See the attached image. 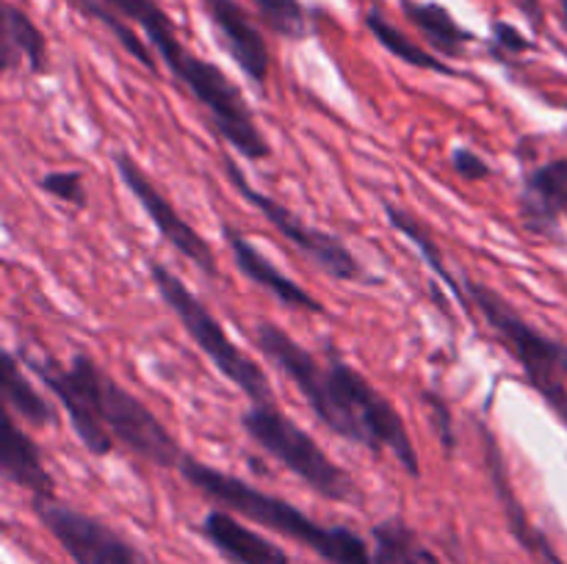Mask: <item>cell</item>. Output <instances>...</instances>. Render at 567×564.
Returning a JSON list of instances; mask_svg holds the SVG:
<instances>
[{
    "label": "cell",
    "instance_id": "1",
    "mask_svg": "<svg viewBox=\"0 0 567 564\" xmlns=\"http://www.w3.org/2000/svg\"><path fill=\"white\" fill-rule=\"evenodd\" d=\"M252 341L293 382L332 435L374 457L391 453L410 479H421L419 451L399 409L332 343H327L324 357L319 359L275 321H255Z\"/></svg>",
    "mask_w": 567,
    "mask_h": 564
},
{
    "label": "cell",
    "instance_id": "2",
    "mask_svg": "<svg viewBox=\"0 0 567 564\" xmlns=\"http://www.w3.org/2000/svg\"><path fill=\"white\" fill-rule=\"evenodd\" d=\"M103 3H109L111 9L120 11L125 20L136 22L147 33L158 59L164 61L172 77L186 88L188 97L205 111L210 127L219 133L221 142L230 144L247 160L269 158L271 144L258 127V119H255L241 88L230 81L221 66L208 59H199L181 42L172 17L155 0H103Z\"/></svg>",
    "mask_w": 567,
    "mask_h": 564
},
{
    "label": "cell",
    "instance_id": "3",
    "mask_svg": "<svg viewBox=\"0 0 567 564\" xmlns=\"http://www.w3.org/2000/svg\"><path fill=\"white\" fill-rule=\"evenodd\" d=\"M177 470L194 490L219 503L221 509H230V512L241 514L244 520H252V523L264 525L275 534L299 542L319 558H324L327 564H371V547L349 525L319 523L299 506L288 503L286 498L264 492L260 487L244 481L241 476L210 468L192 453L183 457Z\"/></svg>",
    "mask_w": 567,
    "mask_h": 564
},
{
    "label": "cell",
    "instance_id": "4",
    "mask_svg": "<svg viewBox=\"0 0 567 564\" xmlns=\"http://www.w3.org/2000/svg\"><path fill=\"white\" fill-rule=\"evenodd\" d=\"M147 274L153 280L155 291L164 299L166 307L177 315L186 335L192 337L194 346L214 363V368L225 376L227 382L238 387L249 404L255 401H275L271 396V382L266 376L264 365L255 363L221 326V321L205 307L203 299L169 269V265L158 263V260H147Z\"/></svg>",
    "mask_w": 567,
    "mask_h": 564
},
{
    "label": "cell",
    "instance_id": "5",
    "mask_svg": "<svg viewBox=\"0 0 567 564\" xmlns=\"http://www.w3.org/2000/svg\"><path fill=\"white\" fill-rule=\"evenodd\" d=\"M241 429L247 431L255 446L275 457L282 468H288V473L297 476L316 495L336 503H352L360 498L352 473L332 462L330 453L316 442V437L305 431L297 420L288 418L277 407V401L249 404L241 412Z\"/></svg>",
    "mask_w": 567,
    "mask_h": 564
},
{
    "label": "cell",
    "instance_id": "6",
    "mask_svg": "<svg viewBox=\"0 0 567 564\" xmlns=\"http://www.w3.org/2000/svg\"><path fill=\"white\" fill-rule=\"evenodd\" d=\"M465 291H468L471 302L480 310L482 318L487 321L493 332L502 337L507 352L513 354L515 363L524 368L526 382L535 387L537 396L554 409L559 420L567 426V385H565V368L563 354L565 343L554 341L546 332L532 326L507 299L498 291L487 288L485 282L465 276Z\"/></svg>",
    "mask_w": 567,
    "mask_h": 564
},
{
    "label": "cell",
    "instance_id": "7",
    "mask_svg": "<svg viewBox=\"0 0 567 564\" xmlns=\"http://www.w3.org/2000/svg\"><path fill=\"white\" fill-rule=\"evenodd\" d=\"M22 365L37 374V379L59 398L64 407L72 431L92 457L103 459L114 451L116 440L100 415V396H103L105 368L86 352L72 354L66 363L53 357H22Z\"/></svg>",
    "mask_w": 567,
    "mask_h": 564
},
{
    "label": "cell",
    "instance_id": "8",
    "mask_svg": "<svg viewBox=\"0 0 567 564\" xmlns=\"http://www.w3.org/2000/svg\"><path fill=\"white\" fill-rule=\"evenodd\" d=\"M225 171H227V180L236 186V191L241 194V197L258 210V213H264V219L269 221V224L275 227V230L291 243V247H297L299 252L316 265V269H321L327 276H332V280L338 282L369 280V274H365L358 254H354L341 238L332 236V232L327 230H319V227L313 224H305V221L288 208V205H282L280 199L269 197V194L258 191V188L249 182V177L241 171V166H238L230 155H225Z\"/></svg>",
    "mask_w": 567,
    "mask_h": 564
},
{
    "label": "cell",
    "instance_id": "9",
    "mask_svg": "<svg viewBox=\"0 0 567 564\" xmlns=\"http://www.w3.org/2000/svg\"><path fill=\"white\" fill-rule=\"evenodd\" d=\"M100 415L109 426L111 437L136 453L144 462L164 470H177L183 462V448L169 429L161 424L158 415L147 407L138 396H133L122 382L105 370L103 374V396H100Z\"/></svg>",
    "mask_w": 567,
    "mask_h": 564
},
{
    "label": "cell",
    "instance_id": "10",
    "mask_svg": "<svg viewBox=\"0 0 567 564\" xmlns=\"http://www.w3.org/2000/svg\"><path fill=\"white\" fill-rule=\"evenodd\" d=\"M33 514L75 564H144L142 551L105 520L55 498H33Z\"/></svg>",
    "mask_w": 567,
    "mask_h": 564
},
{
    "label": "cell",
    "instance_id": "11",
    "mask_svg": "<svg viewBox=\"0 0 567 564\" xmlns=\"http://www.w3.org/2000/svg\"><path fill=\"white\" fill-rule=\"evenodd\" d=\"M111 164H114L116 175L125 182L127 191L133 194V199H136V202L142 205L144 213L150 216V221H153L155 230L161 232V238H164L177 254H183L194 269H199L205 276L216 280V276H219V260H216L214 247L205 241L203 232H197L186 219H183L181 210H177L175 205L169 202V197L155 186V180L142 169V164H138L131 153H125V149H116V153L111 155Z\"/></svg>",
    "mask_w": 567,
    "mask_h": 564
},
{
    "label": "cell",
    "instance_id": "12",
    "mask_svg": "<svg viewBox=\"0 0 567 564\" xmlns=\"http://www.w3.org/2000/svg\"><path fill=\"white\" fill-rule=\"evenodd\" d=\"M480 442H482V451H485L487 479H491L493 492H496L498 506H502L504 520H507L509 534L515 536V542H518V545L524 547L537 564H565V558L559 556L557 547L551 545V540H548V536L532 523L524 501H520V495L515 492L513 476H509V464L507 459H504L502 442H498L496 431H493L485 420H480Z\"/></svg>",
    "mask_w": 567,
    "mask_h": 564
},
{
    "label": "cell",
    "instance_id": "13",
    "mask_svg": "<svg viewBox=\"0 0 567 564\" xmlns=\"http://www.w3.org/2000/svg\"><path fill=\"white\" fill-rule=\"evenodd\" d=\"M203 6L227 55L236 61V66L247 75L252 86L266 92V83L271 75V53L266 48L264 33L255 28V22L249 20L247 11L236 0H203Z\"/></svg>",
    "mask_w": 567,
    "mask_h": 564
},
{
    "label": "cell",
    "instance_id": "14",
    "mask_svg": "<svg viewBox=\"0 0 567 564\" xmlns=\"http://www.w3.org/2000/svg\"><path fill=\"white\" fill-rule=\"evenodd\" d=\"M221 232L227 238V247H230L233 260H236L238 271L247 276L249 282H255L258 288L269 291L271 296L280 304L291 310H302V313L310 315H324L327 307L321 304V299H316L313 293L305 291L297 280H291L288 274H282L252 241H249L244 232H238L233 224H221Z\"/></svg>",
    "mask_w": 567,
    "mask_h": 564
},
{
    "label": "cell",
    "instance_id": "15",
    "mask_svg": "<svg viewBox=\"0 0 567 564\" xmlns=\"http://www.w3.org/2000/svg\"><path fill=\"white\" fill-rule=\"evenodd\" d=\"M518 210L532 236L557 238L559 216L567 210V158L546 160L526 171Z\"/></svg>",
    "mask_w": 567,
    "mask_h": 564
},
{
    "label": "cell",
    "instance_id": "16",
    "mask_svg": "<svg viewBox=\"0 0 567 564\" xmlns=\"http://www.w3.org/2000/svg\"><path fill=\"white\" fill-rule=\"evenodd\" d=\"M197 531L230 564H291L277 542L244 525V520H238L230 509H210L197 523Z\"/></svg>",
    "mask_w": 567,
    "mask_h": 564
},
{
    "label": "cell",
    "instance_id": "17",
    "mask_svg": "<svg viewBox=\"0 0 567 564\" xmlns=\"http://www.w3.org/2000/svg\"><path fill=\"white\" fill-rule=\"evenodd\" d=\"M0 473L33 498H55V479L44 464L42 448L17 424L9 409L3 412V429H0Z\"/></svg>",
    "mask_w": 567,
    "mask_h": 564
},
{
    "label": "cell",
    "instance_id": "18",
    "mask_svg": "<svg viewBox=\"0 0 567 564\" xmlns=\"http://www.w3.org/2000/svg\"><path fill=\"white\" fill-rule=\"evenodd\" d=\"M0 396H3L6 409L14 418H22L25 424L37 426V429L59 426V409L53 407V401H48L44 393L33 387L22 359L9 348H3V354H0Z\"/></svg>",
    "mask_w": 567,
    "mask_h": 564
},
{
    "label": "cell",
    "instance_id": "19",
    "mask_svg": "<svg viewBox=\"0 0 567 564\" xmlns=\"http://www.w3.org/2000/svg\"><path fill=\"white\" fill-rule=\"evenodd\" d=\"M3 70L17 72L25 70L28 75H48L50 72V55H48V39L39 31L37 22L9 3L3 9Z\"/></svg>",
    "mask_w": 567,
    "mask_h": 564
},
{
    "label": "cell",
    "instance_id": "20",
    "mask_svg": "<svg viewBox=\"0 0 567 564\" xmlns=\"http://www.w3.org/2000/svg\"><path fill=\"white\" fill-rule=\"evenodd\" d=\"M402 11L419 33L424 36V42L430 44L432 53H437L441 59H460L465 53L471 42H474V33L468 28L460 25L454 20L452 11L441 3H421V0H402Z\"/></svg>",
    "mask_w": 567,
    "mask_h": 564
},
{
    "label": "cell",
    "instance_id": "21",
    "mask_svg": "<svg viewBox=\"0 0 567 564\" xmlns=\"http://www.w3.org/2000/svg\"><path fill=\"white\" fill-rule=\"evenodd\" d=\"M371 564H443L402 514L380 520L371 529Z\"/></svg>",
    "mask_w": 567,
    "mask_h": 564
},
{
    "label": "cell",
    "instance_id": "22",
    "mask_svg": "<svg viewBox=\"0 0 567 564\" xmlns=\"http://www.w3.org/2000/svg\"><path fill=\"white\" fill-rule=\"evenodd\" d=\"M382 208H385V216H388V221H391L393 230L402 232V236L408 238V241L413 243L415 249H419L421 258H424V263L430 265V271L437 276V280H443V285H446L449 291H452V296L457 299L460 307H463L465 313H474L476 307H474V302H471L468 291H465L463 280H457V276H454L452 271H449L446 260H443L441 247H437L435 238L430 236V230H426V227L421 224V221L415 219L413 213H410V210H404L402 205L385 202V205H382Z\"/></svg>",
    "mask_w": 567,
    "mask_h": 564
},
{
    "label": "cell",
    "instance_id": "23",
    "mask_svg": "<svg viewBox=\"0 0 567 564\" xmlns=\"http://www.w3.org/2000/svg\"><path fill=\"white\" fill-rule=\"evenodd\" d=\"M365 28H369L371 36H374L377 42L388 50V53L396 55V59L404 61V64L415 66V70H424V72H437V75H446V77L457 75V70H454L446 59H441V55L432 53V50L415 44L413 39H410L404 31H399V28L393 25V22L382 14V11L371 9L369 14H365Z\"/></svg>",
    "mask_w": 567,
    "mask_h": 564
},
{
    "label": "cell",
    "instance_id": "24",
    "mask_svg": "<svg viewBox=\"0 0 567 564\" xmlns=\"http://www.w3.org/2000/svg\"><path fill=\"white\" fill-rule=\"evenodd\" d=\"M75 3L83 14H89V17H94V20L103 22V25L114 33L116 42L125 48V53L133 55V59H136L144 70L153 72V75H158V64H155L150 48L136 36V33H133L131 25H125V20H122L120 11H114L109 3H103V0H75Z\"/></svg>",
    "mask_w": 567,
    "mask_h": 564
},
{
    "label": "cell",
    "instance_id": "25",
    "mask_svg": "<svg viewBox=\"0 0 567 564\" xmlns=\"http://www.w3.org/2000/svg\"><path fill=\"white\" fill-rule=\"evenodd\" d=\"M260 20L266 22L271 33L291 42H302L310 33L308 11H305L302 0H249Z\"/></svg>",
    "mask_w": 567,
    "mask_h": 564
},
{
    "label": "cell",
    "instance_id": "26",
    "mask_svg": "<svg viewBox=\"0 0 567 564\" xmlns=\"http://www.w3.org/2000/svg\"><path fill=\"white\" fill-rule=\"evenodd\" d=\"M419 396L421 401H424L426 412H430V426L432 431H435L437 442H441L443 453H446V457H454V451H457V426H454L452 407H449V401L443 398V393L432 390V387H424Z\"/></svg>",
    "mask_w": 567,
    "mask_h": 564
},
{
    "label": "cell",
    "instance_id": "27",
    "mask_svg": "<svg viewBox=\"0 0 567 564\" xmlns=\"http://www.w3.org/2000/svg\"><path fill=\"white\" fill-rule=\"evenodd\" d=\"M48 197H53L55 202H64L70 208H86L89 194H86V177L83 171H48L44 177H39L37 182Z\"/></svg>",
    "mask_w": 567,
    "mask_h": 564
},
{
    "label": "cell",
    "instance_id": "28",
    "mask_svg": "<svg viewBox=\"0 0 567 564\" xmlns=\"http://www.w3.org/2000/svg\"><path fill=\"white\" fill-rule=\"evenodd\" d=\"M491 50L496 59H513V55L535 50V42L529 36H524L515 25H509V22L496 20L491 28Z\"/></svg>",
    "mask_w": 567,
    "mask_h": 564
},
{
    "label": "cell",
    "instance_id": "29",
    "mask_svg": "<svg viewBox=\"0 0 567 564\" xmlns=\"http://www.w3.org/2000/svg\"><path fill=\"white\" fill-rule=\"evenodd\" d=\"M449 160H452V169L468 182H482L493 175V166L471 147H454Z\"/></svg>",
    "mask_w": 567,
    "mask_h": 564
},
{
    "label": "cell",
    "instance_id": "30",
    "mask_svg": "<svg viewBox=\"0 0 567 564\" xmlns=\"http://www.w3.org/2000/svg\"><path fill=\"white\" fill-rule=\"evenodd\" d=\"M524 9H526V14H529V20H535L537 25H540V20H543L540 3H537V0H524Z\"/></svg>",
    "mask_w": 567,
    "mask_h": 564
},
{
    "label": "cell",
    "instance_id": "31",
    "mask_svg": "<svg viewBox=\"0 0 567 564\" xmlns=\"http://www.w3.org/2000/svg\"><path fill=\"white\" fill-rule=\"evenodd\" d=\"M563 22H565V28H567V0H563Z\"/></svg>",
    "mask_w": 567,
    "mask_h": 564
},
{
    "label": "cell",
    "instance_id": "32",
    "mask_svg": "<svg viewBox=\"0 0 567 564\" xmlns=\"http://www.w3.org/2000/svg\"><path fill=\"white\" fill-rule=\"evenodd\" d=\"M563 368H565V374H567V343H565V354H563Z\"/></svg>",
    "mask_w": 567,
    "mask_h": 564
}]
</instances>
